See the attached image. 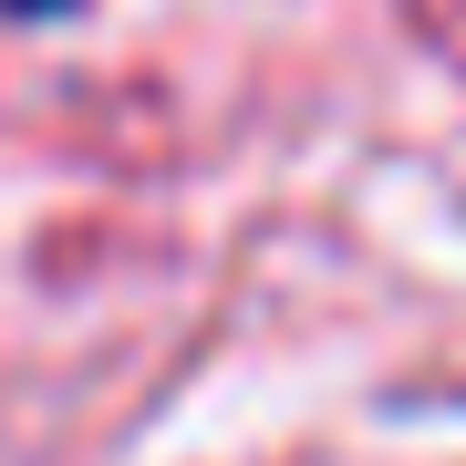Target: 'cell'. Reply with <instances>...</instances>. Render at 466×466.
<instances>
[{
    "instance_id": "obj_1",
    "label": "cell",
    "mask_w": 466,
    "mask_h": 466,
    "mask_svg": "<svg viewBox=\"0 0 466 466\" xmlns=\"http://www.w3.org/2000/svg\"><path fill=\"white\" fill-rule=\"evenodd\" d=\"M11 21H42V11H73V0H0Z\"/></svg>"
}]
</instances>
